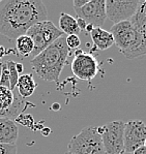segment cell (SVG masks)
<instances>
[{
    "mask_svg": "<svg viewBox=\"0 0 146 154\" xmlns=\"http://www.w3.org/2000/svg\"><path fill=\"white\" fill-rule=\"evenodd\" d=\"M47 16L41 0H0V34L9 41L17 39L36 23L46 21Z\"/></svg>",
    "mask_w": 146,
    "mask_h": 154,
    "instance_id": "obj_1",
    "label": "cell"
},
{
    "mask_svg": "<svg viewBox=\"0 0 146 154\" xmlns=\"http://www.w3.org/2000/svg\"><path fill=\"white\" fill-rule=\"evenodd\" d=\"M70 51L65 38L60 37L31 59L32 69L45 81L58 82L61 72L67 63Z\"/></svg>",
    "mask_w": 146,
    "mask_h": 154,
    "instance_id": "obj_2",
    "label": "cell"
},
{
    "mask_svg": "<svg viewBox=\"0 0 146 154\" xmlns=\"http://www.w3.org/2000/svg\"><path fill=\"white\" fill-rule=\"evenodd\" d=\"M67 154H106L98 127L87 126L73 137L67 145Z\"/></svg>",
    "mask_w": 146,
    "mask_h": 154,
    "instance_id": "obj_3",
    "label": "cell"
},
{
    "mask_svg": "<svg viewBox=\"0 0 146 154\" xmlns=\"http://www.w3.org/2000/svg\"><path fill=\"white\" fill-rule=\"evenodd\" d=\"M26 34L32 39L34 44V49L31 54L32 57L41 54L54 42L63 36V33L59 28L56 27L53 22L47 20L36 23L28 29Z\"/></svg>",
    "mask_w": 146,
    "mask_h": 154,
    "instance_id": "obj_4",
    "label": "cell"
},
{
    "mask_svg": "<svg viewBox=\"0 0 146 154\" xmlns=\"http://www.w3.org/2000/svg\"><path fill=\"white\" fill-rule=\"evenodd\" d=\"M124 124L123 121L117 120L98 127L106 154H126L123 140Z\"/></svg>",
    "mask_w": 146,
    "mask_h": 154,
    "instance_id": "obj_5",
    "label": "cell"
},
{
    "mask_svg": "<svg viewBox=\"0 0 146 154\" xmlns=\"http://www.w3.org/2000/svg\"><path fill=\"white\" fill-rule=\"evenodd\" d=\"M124 151L133 154L135 150L144 146L146 140V124L141 120H133L124 124Z\"/></svg>",
    "mask_w": 146,
    "mask_h": 154,
    "instance_id": "obj_6",
    "label": "cell"
},
{
    "mask_svg": "<svg viewBox=\"0 0 146 154\" xmlns=\"http://www.w3.org/2000/svg\"><path fill=\"white\" fill-rule=\"evenodd\" d=\"M78 18L83 19L87 24L93 27H102L107 19L106 14V1L105 0H89L88 3L83 8L75 9Z\"/></svg>",
    "mask_w": 146,
    "mask_h": 154,
    "instance_id": "obj_7",
    "label": "cell"
},
{
    "mask_svg": "<svg viewBox=\"0 0 146 154\" xmlns=\"http://www.w3.org/2000/svg\"><path fill=\"white\" fill-rule=\"evenodd\" d=\"M72 72L78 79L90 82L98 75V63L91 54L83 52L80 55L75 56L72 62Z\"/></svg>",
    "mask_w": 146,
    "mask_h": 154,
    "instance_id": "obj_8",
    "label": "cell"
},
{
    "mask_svg": "<svg viewBox=\"0 0 146 154\" xmlns=\"http://www.w3.org/2000/svg\"><path fill=\"white\" fill-rule=\"evenodd\" d=\"M139 1H106V14L107 18L114 24L129 21L135 15Z\"/></svg>",
    "mask_w": 146,
    "mask_h": 154,
    "instance_id": "obj_9",
    "label": "cell"
},
{
    "mask_svg": "<svg viewBox=\"0 0 146 154\" xmlns=\"http://www.w3.org/2000/svg\"><path fill=\"white\" fill-rule=\"evenodd\" d=\"M129 22L137 31L146 53V0L139 1L137 11L131 18Z\"/></svg>",
    "mask_w": 146,
    "mask_h": 154,
    "instance_id": "obj_10",
    "label": "cell"
},
{
    "mask_svg": "<svg viewBox=\"0 0 146 154\" xmlns=\"http://www.w3.org/2000/svg\"><path fill=\"white\" fill-rule=\"evenodd\" d=\"M19 136V128L14 120L0 118V144L16 145Z\"/></svg>",
    "mask_w": 146,
    "mask_h": 154,
    "instance_id": "obj_11",
    "label": "cell"
},
{
    "mask_svg": "<svg viewBox=\"0 0 146 154\" xmlns=\"http://www.w3.org/2000/svg\"><path fill=\"white\" fill-rule=\"evenodd\" d=\"M91 39L96 49L101 51H105L114 45V38L110 31L103 29V28L96 27L90 32Z\"/></svg>",
    "mask_w": 146,
    "mask_h": 154,
    "instance_id": "obj_12",
    "label": "cell"
},
{
    "mask_svg": "<svg viewBox=\"0 0 146 154\" xmlns=\"http://www.w3.org/2000/svg\"><path fill=\"white\" fill-rule=\"evenodd\" d=\"M37 84L34 81L33 75L31 73H25V75H20L16 88L18 89V94L21 97L27 98L34 93Z\"/></svg>",
    "mask_w": 146,
    "mask_h": 154,
    "instance_id": "obj_13",
    "label": "cell"
},
{
    "mask_svg": "<svg viewBox=\"0 0 146 154\" xmlns=\"http://www.w3.org/2000/svg\"><path fill=\"white\" fill-rule=\"evenodd\" d=\"M59 29L63 34L67 35H78L81 30L77 24V20L67 13H61L59 16Z\"/></svg>",
    "mask_w": 146,
    "mask_h": 154,
    "instance_id": "obj_14",
    "label": "cell"
},
{
    "mask_svg": "<svg viewBox=\"0 0 146 154\" xmlns=\"http://www.w3.org/2000/svg\"><path fill=\"white\" fill-rule=\"evenodd\" d=\"M34 44L27 34L21 35L16 39V50L18 54L23 57L30 56L33 52Z\"/></svg>",
    "mask_w": 146,
    "mask_h": 154,
    "instance_id": "obj_15",
    "label": "cell"
},
{
    "mask_svg": "<svg viewBox=\"0 0 146 154\" xmlns=\"http://www.w3.org/2000/svg\"><path fill=\"white\" fill-rule=\"evenodd\" d=\"M6 65H8V72H9L11 89L14 91L16 87H17L19 78H20V75H22L23 70H24V67H23L22 63L15 62V61H13V60H8V62H6Z\"/></svg>",
    "mask_w": 146,
    "mask_h": 154,
    "instance_id": "obj_16",
    "label": "cell"
},
{
    "mask_svg": "<svg viewBox=\"0 0 146 154\" xmlns=\"http://www.w3.org/2000/svg\"><path fill=\"white\" fill-rule=\"evenodd\" d=\"M0 86L11 88V82H9V72L6 63H2L1 65V75H0Z\"/></svg>",
    "mask_w": 146,
    "mask_h": 154,
    "instance_id": "obj_17",
    "label": "cell"
},
{
    "mask_svg": "<svg viewBox=\"0 0 146 154\" xmlns=\"http://www.w3.org/2000/svg\"><path fill=\"white\" fill-rule=\"evenodd\" d=\"M65 42L70 50H77L81 46V39L78 35H67Z\"/></svg>",
    "mask_w": 146,
    "mask_h": 154,
    "instance_id": "obj_18",
    "label": "cell"
},
{
    "mask_svg": "<svg viewBox=\"0 0 146 154\" xmlns=\"http://www.w3.org/2000/svg\"><path fill=\"white\" fill-rule=\"evenodd\" d=\"M0 154H17V146L11 144H0Z\"/></svg>",
    "mask_w": 146,
    "mask_h": 154,
    "instance_id": "obj_19",
    "label": "cell"
},
{
    "mask_svg": "<svg viewBox=\"0 0 146 154\" xmlns=\"http://www.w3.org/2000/svg\"><path fill=\"white\" fill-rule=\"evenodd\" d=\"M89 0H74L73 1V6H74V9H78L83 8L85 4L88 3Z\"/></svg>",
    "mask_w": 146,
    "mask_h": 154,
    "instance_id": "obj_20",
    "label": "cell"
},
{
    "mask_svg": "<svg viewBox=\"0 0 146 154\" xmlns=\"http://www.w3.org/2000/svg\"><path fill=\"white\" fill-rule=\"evenodd\" d=\"M77 24H78V27H79L80 30H85L86 29V26L88 25L87 23L85 22V21L83 20V19L81 18H77Z\"/></svg>",
    "mask_w": 146,
    "mask_h": 154,
    "instance_id": "obj_21",
    "label": "cell"
},
{
    "mask_svg": "<svg viewBox=\"0 0 146 154\" xmlns=\"http://www.w3.org/2000/svg\"><path fill=\"white\" fill-rule=\"evenodd\" d=\"M133 154H146V147L145 146L140 147V148H138L137 150L134 151Z\"/></svg>",
    "mask_w": 146,
    "mask_h": 154,
    "instance_id": "obj_22",
    "label": "cell"
},
{
    "mask_svg": "<svg viewBox=\"0 0 146 154\" xmlns=\"http://www.w3.org/2000/svg\"><path fill=\"white\" fill-rule=\"evenodd\" d=\"M6 54V51H5V49L3 48V47L2 46H0V59L2 58V57H3L4 55H5Z\"/></svg>",
    "mask_w": 146,
    "mask_h": 154,
    "instance_id": "obj_23",
    "label": "cell"
},
{
    "mask_svg": "<svg viewBox=\"0 0 146 154\" xmlns=\"http://www.w3.org/2000/svg\"><path fill=\"white\" fill-rule=\"evenodd\" d=\"M93 29H95V27H93V26H92V25L88 24V25H87V26H86V29H85V30H86V31H87V32H89V33H90L91 31H92V30H93Z\"/></svg>",
    "mask_w": 146,
    "mask_h": 154,
    "instance_id": "obj_24",
    "label": "cell"
},
{
    "mask_svg": "<svg viewBox=\"0 0 146 154\" xmlns=\"http://www.w3.org/2000/svg\"><path fill=\"white\" fill-rule=\"evenodd\" d=\"M1 65H2V63L0 62V75H1Z\"/></svg>",
    "mask_w": 146,
    "mask_h": 154,
    "instance_id": "obj_25",
    "label": "cell"
},
{
    "mask_svg": "<svg viewBox=\"0 0 146 154\" xmlns=\"http://www.w3.org/2000/svg\"><path fill=\"white\" fill-rule=\"evenodd\" d=\"M144 146L146 147V140H145V144H144Z\"/></svg>",
    "mask_w": 146,
    "mask_h": 154,
    "instance_id": "obj_26",
    "label": "cell"
}]
</instances>
